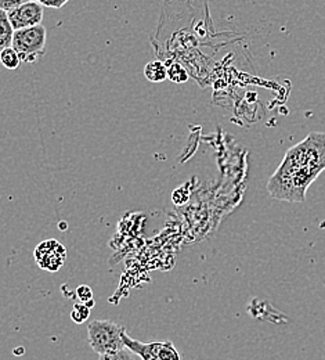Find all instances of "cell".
Here are the masks:
<instances>
[{
    "label": "cell",
    "instance_id": "cell-1",
    "mask_svg": "<svg viewBox=\"0 0 325 360\" xmlns=\"http://www.w3.org/2000/svg\"><path fill=\"white\" fill-rule=\"evenodd\" d=\"M125 327L111 320H94L88 327L89 344L95 354L105 355L125 348L122 333Z\"/></svg>",
    "mask_w": 325,
    "mask_h": 360
},
{
    "label": "cell",
    "instance_id": "cell-12",
    "mask_svg": "<svg viewBox=\"0 0 325 360\" xmlns=\"http://www.w3.org/2000/svg\"><path fill=\"white\" fill-rule=\"evenodd\" d=\"M77 297H78L79 302H82V304L88 305L91 309L93 308V290H92L89 285H85V284L79 285V287L77 288Z\"/></svg>",
    "mask_w": 325,
    "mask_h": 360
},
{
    "label": "cell",
    "instance_id": "cell-8",
    "mask_svg": "<svg viewBox=\"0 0 325 360\" xmlns=\"http://www.w3.org/2000/svg\"><path fill=\"white\" fill-rule=\"evenodd\" d=\"M13 37H14V30L8 21L7 13L0 10V53L13 45Z\"/></svg>",
    "mask_w": 325,
    "mask_h": 360
},
{
    "label": "cell",
    "instance_id": "cell-15",
    "mask_svg": "<svg viewBox=\"0 0 325 360\" xmlns=\"http://www.w3.org/2000/svg\"><path fill=\"white\" fill-rule=\"evenodd\" d=\"M42 7H50V8H61L65 6L69 0H37Z\"/></svg>",
    "mask_w": 325,
    "mask_h": 360
},
{
    "label": "cell",
    "instance_id": "cell-4",
    "mask_svg": "<svg viewBox=\"0 0 325 360\" xmlns=\"http://www.w3.org/2000/svg\"><path fill=\"white\" fill-rule=\"evenodd\" d=\"M7 17L14 31L38 27L44 21V7L37 0L29 1L7 11Z\"/></svg>",
    "mask_w": 325,
    "mask_h": 360
},
{
    "label": "cell",
    "instance_id": "cell-11",
    "mask_svg": "<svg viewBox=\"0 0 325 360\" xmlns=\"http://www.w3.org/2000/svg\"><path fill=\"white\" fill-rule=\"evenodd\" d=\"M91 316V308L82 302H78L74 305L72 312H71V319L74 323L77 324H82L85 323Z\"/></svg>",
    "mask_w": 325,
    "mask_h": 360
},
{
    "label": "cell",
    "instance_id": "cell-13",
    "mask_svg": "<svg viewBox=\"0 0 325 360\" xmlns=\"http://www.w3.org/2000/svg\"><path fill=\"white\" fill-rule=\"evenodd\" d=\"M98 360H136L135 359V354L132 351H129L126 347L105 355H100Z\"/></svg>",
    "mask_w": 325,
    "mask_h": 360
},
{
    "label": "cell",
    "instance_id": "cell-2",
    "mask_svg": "<svg viewBox=\"0 0 325 360\" xmlns=\"http://www.w3.org/2000/svg\"><path fill=\"white\" fill-rule=\"evenodd\" d=\"M46 28L44 25L14 31L11 47L20 56L21 63L34 64L45 56Z\"/></svg>",
    "mask_w": 325,
    "mask_h": 360
},
{
    "label": "cell",
    "instance_id": "cell-3",
    "mask_svg": "<svg viewBox=\"0 0 325 360\" xmlns=\"http://www.w3.org/2000/svg\"><path fill=\"white\" fill-rule=\"evenodd\" d=\"M35 261L41 269L47 270L50 273H55L61 269L67 259L65 247L57 240L48 238L42 241L35 248Z\"/></svg>",
    "mask_w": 325,
    "mask_h": 360
},
{
    "label": "cell",
    "instance_id": "cell-14",
    "mask_svg": "<svg viewBox=\"0 0 325 360\" xmlns=\"http://www.w3.org/2000/svg\"><path fill=\"white\" fill-rule=\"evenodd\" d=\"M29 1H35V0H0V10L1 11H10L18 6H22L25 3H29Z\"/></svg>",
    "mask_w": 325,
    "mask_h": 360
},
{
    "label": "cell",
    "instance_id": "cell-10",
    "mask_svg": "<svg viewBox=\"0 0 325 360\" xmlns=\"http://www.w3.org/2000/svg\"><path fill=\"white\" fill-rule=\"evenodd\" d=\"M166 68H168V79L169 81H172L175 84H185L188 81V74L180 64L172 63Z\"/></svg>",
    "mask_w": 325,
    "mask_h": 360
},
{
    "label": "cell",
    "instance_id": "cell-7",
    "mask_svg": "<svg viewBox=\"0 0 325 360\" xmlns=\"http://www.w3.org/2000/svg\"><path fill=\"white\" fill-rule=\"evenodd\" d=\"M155 355L159 360H183L178 348L173 345L172 341L164 342H152Z\"/></svg>",
    "mask_w": 325,
    "mask_h": 360
},
{
    "label": "cell",
    "instance_id": "cell-6",
    "mask_svg": "<svg viewBox=\"0 0 325 360\" xmlns=\"http://www.w3.org/2000/svg\"><path fill=\"white\" fill-rule=\"evenodd\" d=\"M144 77L152 84L164 82L165 79H168V68L159 60L148 61L144 67Z\"/></svg>",
    "mask_w": 325,
    "mask_h": 360
},
{
    "label": "cell",
    "instance_id": "cell-5",
    "mask_svg": "<svg viewBox=\"0 0 325 360\" xmlns=\"http://www.w3.org/2000/svg\"><path fill=\"white\" fill-rule=\"evenodd\" d=\"M122 341L125 344V347L132 351L135 355H138L142 360H159L155 355V351H154V345L152 342L150 344H144L141 341H138L135 338H132L126 330H124L122 333Z\"/></svg>",
    "mask_w": 325,
    "mask_h": 360
},
{
    "label": "cell",
    "instance_id": "cell-9",
    "mask_svg": "<svg viewBox=\"0 0 325 360\" xmlns=\"http://www.w3.org/2000/svg\"><path fill=\"white\" fill-rule=\"evenodd\" d=\"M0 63L4 68L13 71L18 68V65L21 64V60L13 47H7L0 53Z\"/></svg>",
    "mask_w": 325,
    "mask_h": 360
}]
</instances>
